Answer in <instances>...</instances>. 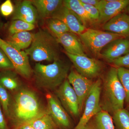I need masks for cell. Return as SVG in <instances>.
<instances>
[{
  "instance_id": "obj_4",
  "label": "cell",
  "mask_w": 129,
  "mask_h": 129,
  "mask_svg": "<svg viewBox=\"0 0 129 129\" xmlns=\"http://www.w3.org/2000/svg\"><path fill=\"white\" fill-rule=\"evenodd\" d=\"M58 44L56 37L40 29L34 34L32 44L24 51L35 61H53L58 58Z\"/></svg>"
},
{
  "instance_id": "obj_35",
  "label": "cell",
  "mask_w": 129,
  "mask_h": 129,
  "mask_svg": "<svg viewBox=\"0 0 129 129\" xmlns=\"http://www.w3.org/2000/svg\"><path fill=\"white\" fill-rule=\"evenodd\" d=\"M15 129H34L29 122L24 123L16 126Z\"/></svg>"
},
{
  "instance_id": "obj_31",
  "label": "cell",
  "mask_w": 129,
  "mask_h": 129,
  "mask_svg": "<svg viewBox=\"0 0 129 129\" xmlns=\"http://www.w3.org/2000/svg\"><path fill=\"white\" fill-rule=\"evenodd\" d=\"M111 63L117 68H123L129 69V53L114 60Z\"/></svg>"
},
{
  "instance_id": "obj_27",
  "label": "cell",
  "mask_w": 129,
  "mask_h": 129,
  "mask_svg": "<svg viewBox=\"0 0 129 129\" xmlns=\"http://www.w3.org/2000/svg\"><path fill=\"white\" fill-rule=\"evenodd\" d=\"M0 84L6 89L14 90L19 86V83L17 78L14 75L6 74L0 78Z\"/></svg>"
},
{
  "instance_id": "obj_3",
  "label": "cell",
  "mask_w": 129,
  "mask_h": 129,
  "mask_svg": "<svg viewBox=\"0 0 129 129\" xmlns=\"http://www.w3.org/2000/svg\"><path fill=\"white\" fill-rule=\"evenodd\" d=\"M43 111L36 94L30 90L23 89L14 96L11 113L16 127L30 122Z\"/></svg>"
},
{
  "instance_id": "obj_30",
  "label": "cell",
  "mask_w": 129,
  "mask_h": 129,
  "mask_svg": "<svg viewBox=\"0 0 129 129\" xmlns=\"http://www.w3.org/2000/svg\"><path fill=\"white\" fill-rule=\"evenodd\" d=\"M0 69H14L11 62L6 54L0 47Z\"/></svg>"
},
{
  "instance_id": "obj_21",
  "label": "cell",
  "mask_w": 129,
  "mask_h": 129,
  "mask_svg": "<svg viewBox=\"0 0 129 129\" xmlns=\"http://www.w3.org/2000/svg\"><path fill=\"white\" fill-rule=\"evenodd\" d=\"M63 4L78 16L86 27L90 24L93 23L80 0H64Z\"/></svg>"
},
{
  "instance_id": "obj_12",
  "label": "cell",
  "mask_w": 129,
  "mask_h": 129,
  "mask_svg": "<svg viewBox=\"0 0 129 129\" xmlns=\"http://www.w3.org/2000/svg\"><path fill=\"white\" fill-rule=\"evenodd\" d=\"M129 5V0H100L96 7L100 16L98 23L104 24Z\"/></svg>"
},
{
  "instance_id": "obj_5",
  "label": "cell",
  "mask_w": 129,
  "mask_h": 129,
  "mask_svg": "<svg viewBox=\"0 0 129 129\" xmlns=\"http://www.w3.org/2000/svg\"><path fill=\"white\" fill-rule=\"evenodd\" d=\"M79 36L84 45L96 56L100 55L103 48L111 42L123 38L111 32L91 28L86 29Z\"/></svg>"
},
{
  "instance_id": "obj_39",
  "label": "cell",
  "mask_w": 129,
  "mask_h": 129,
  "mask_svg": "<svg viewBox=\"0 0 129 129\" xmlns=\"http://www.w3.org/2000/svg\"><path fill=\"white\" fill-rule=\"evenodd\" d=\"M58 129V128H57V129Z\"/></svg>"
},
{
  "instance_id": "obj_16",
  "label": "cell",
  "mask_w": 129,
  "mask_h": 129,
  "mask_svg": "<svg viewBox=\"0 0 129 129\" xmlns=\"http://www.w3.org/2000/svg\"><path fill=\"white\" fill-rule=\"evenodd\" d=\"M38 14L31 1H24L14 9L13 20H20L34 24L37 21Z\"/></svg>"
},
{
  "instance_id": "obj_15",
  "label": "cell",
  "mask_w": 129,
  "mask_h": 129,
  "mask_svg": "<svg viewBox=\"0 0 129 129\" xmlns=\"http://www.w3.org/2000/svg\"><path fill=\"white\" fill-rule=\"evenodd\" d=\"M103 29L129 39V16L120 13L103 24Z\"/></svg>"
},
{
  "instance_id": "obj_1",
  "label": "cell",
  "mask_w": 129,
  "mask_h": 129,
  "mask_svg": "<svg viewBox=\"0 0 129 129\" xmlns=\"http://www.w3.org/2000/svg\"><path fill=\"white\" fill-rule=\"evenodd\" d=\"M125 93L119 79L117 68L111 67L102 81L101 107L111 115L119 109L124 108Z\"/></svg>"
},
{
  "instance_id": "obj_2",
  "label": "cell",
  "mask_w": 129,
  "mask_h": 129,
  "mask_svg": "<svg viewBox=\"0 0 129 129\" xmlns=\"http://www.w3.org/2000/svg\"><path fill=\"white\" fill-rule=\"evenodd\" d=\"M69 70V64L58 58L46 65L37 63L33 70L36 84L43 89L56 90L67 79Z\"/></svg>"
},
{
  "instance_id": "obj_36",
  "label": "cell",
  "mask_w": 129,
  "mask_h": 129,
  "mask_svg": "<svg viewBox=\"0 0 129 129\" xmlns=\"http://www.w3.org/2000/svg\"><path fill=\"white\" fill-rule=\"evenodd\" d=\"M3 23L1 21H0V29L2 28L3 27Z\"/></svg>"
},
{
  "instance_id": "obj_18",
  "label": "cell",
  "mask_w": 129,
  "mask_h": 129,
  "mask_svg": "<svg viewBox=\"0 0 129 129\" xmlns=\"http://www.w3.org/2000/svg\"><path fill=\"white\" fill-rule=\"evenodd\" d=\"M32 4L42 18H51L63 4L61 0H33Z\"/></svg>"
},
{
  "instance_id": "obj_13",
  "label": "cell",
  "mask_w": 129,
  "mask_h": 129,
  "mask_svg": "<svg viewBox=\"0 0 129 129\" xmlns=\"http://www.w3.org/2000/svg\"><path fill=\"white\" fill-rule=\"evenodd\" d=\"M51 18L62 21L69 28L70 32L75 34L79 35L87 29L78 16L63 4L53 14Z\"/></svg>"
},
{
  "instance_id": "obj_34",
  "label": "cell",
  "mask_w": 129,
  "mask_h": 129,
  "mask_svg": "<svg viewBox=\"0 0 129 129\" xmlns=\"http://www.w3.org/2000/svg\"><path fill=\"white\" fill-rule=\"evenodd\" d=\"M80 1L84 4L91 5L96 7L99 4L100 0H80Z\"/></svg>"
},
{
  "instance_id": "obj_25",
  "label": "cell",
  "mask_w": 129,
  "mask_h": 129,
  "mask_svg": "<svg viewBox=\"0 0 129 129\" xmlns=\"http://www.w3.org/2000/svg\"><path fill=\"white\" fill-rule=\"evenodd\" d=\"M35 28L34 24L20 20H13L9 26L8 31L11 36L19 33L32 30Z\"/></svg>"
},
{
  "instance_id": "obj_38",
  "label": "cell",
  "mask_w": 129,
  "mask_h": 129,
  "mask_svg": "<svg viewBox=\"0 0 129 129\" xmlns=\"http://www.w3.org/2000/svg\"><path fill=\"white\" fill-rule=\"evenodd\" d=\"M126 109H127L128 111H129V107H128L126 108Z\"/></svg>"
},
{
  "instance_id": "obj_20",
  "label": "cell",
  "mask_w": 129,
  "mask_h": 129,
  "mask_svg": "<svg viewBox=\"0 0 129 129\" xmlns=\"http://www.w3.org/2000/svg\"><path fill=\"white\" fill-rule=\"evenodd\" d=\"M34 35L28 31L19 32L10 36L7 42L18 50L22 51L30 46Z\"/></svg>"
},
{
  "instance_id": "obj_10",
  "label": "cell",
  "mask_w": 129,
  "mask_h": 129,
  "mask_svg": "<svg viewBox=\"0 0 129 129\" xmlns=\"http://www.w3.org/2000/svg\"><path fill=\"white\" fill-rule=\"evenodd\" d=\"M69 83L73 88L79 100L81 114L84 109L86 99L90 91L94 82L92 80L86 78L78 73L76 70H72L67 77Z\"/></svg>"
},
{
  "instance_id": "obj_11",
  "label": "cell",
  "mask_w": 129,
  "mask_h": 129,
  "mask_svg": "<svg viewBox=\"0 0 129 129\" xmlns=\"http://www.w3.org/2000/svg\"><path fill=\"white\" fill-rule=\"evenodd\" d=\"M47 111L56 125L60 129H70L72 124L69 114L64 109L55 95H46Z\"/></svg>"
},
{
  "instance_id": "obj_23",
  "label": "cell",
  "mask_w": 129,
  "mask_h": 129,
  "mask_svg": "<svg viewBox=\"0 0 129 129\" xmlns=\"http://www.w3.org/2000/svg\"><path fill=\"white\" fill-rule=\"evenodd\" d=\"M115 129H129V111L122 108L112 114Z\"/></svg>"
},
{
  "instance_id": "obj_9",
  "label": "cell",
  "mask_w": 129,
  "mask_h": 129,
  "mask_svg": "<svg viewBox=\"0 0 129 129\" xmlns=\"http://www.w3.org/2000/svg\"><path fill=\"white\" fill-rule=\"evenodd\" d=\"M55 96L69 115L79 117L81 113L78 99L68 79L56 90Z\"/></svg>"
},
{
  "instance_id": "obj_22",
  "label": "cell",
  "mask_w": 129,
  "mask_h": 129,
  "mask_svg": "<svg viewBox=\"0 0 129 129\" xmlns=\"http://www.w3.org/2000/svg\"><path fill=\"white\" fill-rule=\"evenodd\" d=\"M29 122L34 129H56V125L47 110L43 111Z\"/></svg>"
},
{
  "instance_id": "obj_19",
  "label": "cell",
  "mask_w": 129,
  "mask_h": 129,
  "mask_svg": "<svg viewBox=\"0 0 129 129\" xmlns=\"http://www.w3.org/2000/svg\"><path fill=\"white\" fill-rule=\"evenodd\" d=\"M84 129H115V127L112 115L102 110L90 119Z\"/></svg>"
},
{
  "instance_id": "obj_14",
  "label": "cell",
  "mask_w": 129,
  "mask_h": 129,
  "mask_svg": "<svg viewBox=\"0 0 129 129\" xmlns=\"http://www.w3.org/2000/svg\"><path fill=\"white\" fill-rule=\"evenodd\" d=\"M129 53V39L121 38L113 41L103 48L102 57L110 63Z\"/></svg>"
},
{
  "instance_id": "obj_8",
  "label": "cell",
  "mask_w": 129,
  "mask_h": 129,
  "mask_svg": "<svg viewBox=\"0 0 129 129\" xmlns=\"http://www.w3.org/2000/svg\"><path fill=\"white\" fill-rule=\"evenodd\" d=\"M65 53L73 64L75 70L87 78L91 80L97 78L103 70V64L99 60L86 55Z\"/></svg>"
},
{
  "instance_id": "obj_29",
  "label": "cell",
  "mask_w": 129,
  "mask_h": 129,
  "mask_svg": "<svg viewBox=\"0 0 129 129\" xmlns=\"http://www.w3.org/2000/svg\"><path fill=\"white\" fill-rule=\"evenodd\" d=\"M81 3L86 11L88 13L92 23H94L95 22H98L100 16V13L98 8L94 6L86 5L82 3Z\"/></svg>"
},
{
  "instance_id": "obj_37",
  "label": "cell",
  "mask_w": 129,
  "mask_h": 129,
  "mask_svg": "<svg viewBox=\"0 0 129 129\" xmlns=\"http://www.w3.org/2000/svg\"><path fill=\"white\" fill-rule=\"evenodd\" d=\"M127 11H128V15L129 16V5L128 6H127Z\"/></svg>"
},
{
  "instance_id": "obj_28",
  "label": "cell",
  "mask_w": 129,
  "mask_h": 129,
  "mask_svg": "<svg viewBox=\"0 0 129 129\" xmlns=\"http://www.w3.org/2000/svg\"><path fill=\"white\" fill-rule=\"evenodd\" d=\"M0 103L7 114L9 115L10 99L6 89L0 84Z\"/></svg>"
},
{
  "instance_id": "obj_33",
  "label": "cell",
  "mask_w": 129,
  "mask_h": 129,
  "mask_svg": "<svg viewBox=\"0 0 129 129\" xmlns=\"http://www.w3.org/2000/svg\"><path fill=\"white\" fill-rule=\"evenodd\" d=\"M0 129H7L6 122L0 107Z\"/></svg>"
},
{
  "instance_id": "obj_26",
  "label": "cell",
  "mask_w": 129,
  "mask_h": 129,
  "mask_svg": "<svg viewBox=\"0 0 129 129\" xmlns=\"http://www.w3.org/2000/svg\"><path fill=\"white\" fill-rule=\"evenodd\" d=\"M117 68L119 79L125 92V103L127 108L129 107V69L123 68Z\"/></svg>"
},
{
  "instance_id": "obj_7",
  "label": "cell",
  "mask_w": 129,
  "mask_h": 129,
  "mask_svg": "<svg viewBox=\"0 0 129 129\" xmlns=\"http://www.w3.org/2000/svg\"><path fill=\"white\" fill-rule=\"evenodd\" d=\"M102 85V80L100 78L94 82L86 99L83 113L74 129H84L90 119L102 110L100 104Z\"/></svg>"
},
{
  "instance_id": "obj_32",
  "label": "cell",
  "mask_w": 129,
  "mask_h": 129,
  "mask_svg": "<svg viewBox=\"0 0 129 129\" xmlns=\"http://www.w3.org/2000/svg\"><path fill=\"white\" fill-rule=\"evenodd\" d=\"M14 8L10 0H7L0 6V12L3 16L7 17L14 12Z\"/></svg>"
},
{
  "instance_id": "obj_6",
  "label": "cell",
  "mask_w": 129,
  "mask_h": 129,
  "mask_svg": "<svg viewBox=\"0 0 129 129\" xmlns=\"http://www.w3.org/2000/svg\"><path fill=\"white\" fill-rule=\"evenodd\" d=\"M0 47L5 52L14 67V69L24 78L29 79L33 74L28 56L23 51L16 49L0 37Z\"/></svg>"
},
{
  "instance_id": "obj_24",
  "label": "cell",
  "mask_w": 129,
  "mask_h": 129,
  "mask_svg": "<svg viewBox=\"0 0 129 129\" xmlns=\"http://www.w3.org/2000/svg\"><path fill=\"white\" fill-rule=\"evenodd\" d=\"M47 24L48 28L55 36L56 37L64 34L70 32L68 27L64 22L57 19H47Z\"/></svg>"
},
{
  "instance_id": "obj_17",
  "label": "cell",
  "mask_w": 129,
  "mask_h": 129,
  "mask_svg": "<svg viewBox=\"0 0 129 129\" xmlns=\"http://www.w3.org/2000/svg\"><path fill=\"white\" fill-rule=\"evenodd\" d=\"M56 37L58 44L64 47L66 52L73 55H86L82 44L74 33L67 32Z\"/></svg>"
}]
</instances>
